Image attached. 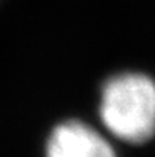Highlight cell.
I'll return each mask as SVG.
<instances>
[{
    "instance_id": "6da1fadb",
    "label": "cell",
    "mask_w": 155,
    "mask_h": 157,
    "mask_svg": "<svg viewBox=\"0 0 155 157\" xmlns=\"http://www.w3.org/2000/svg\"><path fill=\"white\" fill-rule=\"evenodd\" d=\"M100 117L116 138L141 144L155 135V82L141 73L109 78L101 89Z\"/></svg>"
},
{
    "instance_id": "7a4b0ae2",
    "label": "cell",
    "mask_w": 155,
    "mask_h": 157,
    "mask_svg": "<svg viewBox=\"0 0 155 157\" xmlns=\"http://www.w3.org/2000/svg\"><path fill=\"white\" fill-rule=\"evenodd\" d=\"M46 157H117L113 146L90 125L79 121L59 124L46 143Z\"/></svg>"
},
{
    "instance_id": "3957f363",
    "label": "cell",
    "mask_w": 155,
    "mask_h": 157,
    "mask_svg": "<svg viewBox=\"0 0 155 157\" xmlns=\"http://www.w3.org/2000/svg\"><path fill=\"white\" fill-rule=\"evenodd\" d=\"M0 2H2V0H0Z\"/></svg>"
}]
</instances>
